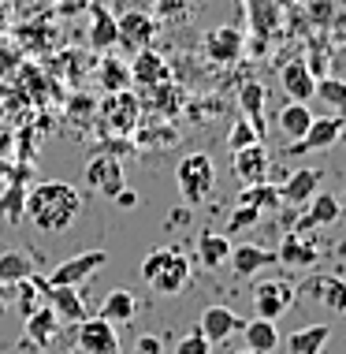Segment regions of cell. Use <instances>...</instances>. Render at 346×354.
Listing matches in <instances>:
<instances>
[{
	"label": "cell",
	"instance_id": "1",
	"mask_svg": "<svg viewBox=\"0 0 346 354\" xmlns=\"http://www.w3.org/2000/svg\"><path fill=\"white\" fill-rule=\"evenodd\" d=\"M82 216V194L64 179H45L26 194V220L45 235H60Z\"/></svg>",
	"mask_w": 346,
	"mask_h": 354
},
{
	"label": "cell",
	"instance_id": "2",
	"mask_svg": "<svg viewBox=\"0 0 346 354\" xmlns=\"http://www.w3.org/2000/svg\"><path fill=\"white\" fill-rule=\"evenodd\" d=\"M175 183H179V194L186 205L205 202L213 194V183H216V168L209 160V153H186L175 165Z\"/></svg>",
	"mask_w": 346,
	"mask_h": 354
},
{
	"label": "cell",
	"instance_id": "3",
	"mask_svg": "<svg viewBox=\"0 0 346 354\" xmlns=\"http://www.w3.org/2000/svg\"><path fill=\"white\" fill-rule=\"evenodd\" d=\"M294 283H287L283 276H261L253 283V317L283 321L294 310Z\"/></svg>",
	"mask_w": 346,
	"mask_h": 354
},
{
	"label": "cell",
	"instance_id": "4",
	"mask_svg": "<svg viewBox=\"0 0 346 354\" xmlns=\"http://www.w3.org/2000/svg\"><path fill=\"white\" fill-rule=\"evenodd\" d=\"M294 299H305V302H313V306H320V310L343 317L346 313V280H339V276H331V272H309L294 287Z\"/></svg>",
	"mask_w": 346,
	"mask_h": 354
},
{
	"label": "cell",
	"instance_id": "5",
	"mask_svg": "<svg viewBox=\"0 0 346 354\" xmlns=\"http://www.w3.org/2000/svg\"><path fill=\"white\" fill-rule=\"evenodd\" d=\"M104 261H108V254H104V250H86V254L67 257L64 265H56L49 276H41V280L49 287H79V283L90 280L93 272H101Z\"/></svg>",
	"mask_w": 346,
	"mask_h": 354
},
{
	"label": "cell",
	"instance_id": "6",
	"mask_svg": "<svg viewBox=\"0 0 346 354\" xmlns=\"http://www.w3.org/2000/svg\"><path fill=\"white\" fill-rule=\"evenodd\" d=\"M82 179H86V187H90L93 194H104V198H115L123 187H127L123 165H119V157H112V153H97V157H90Z\"/></svg>",
	"mask_w": 346,
	"mask_h": 354
},
{
	"label": "cell",
	"instance_id": "7",
	"mask_svg": "<svg viewBox=\"0 0 346 354\" xmlns=\"http://www.w3.org/2000/svg\"><path fill=\"white\" fill-rule=\"evenodd\" d=\"M231 171H235L246 187L268 183V176H272V153L265 149V142H253V146H246V149H235L231 153Z\"/></svg>",
	"mask_w": 346,
	"mask_h": 354
},
{
	"label": "cell",
	"instance_id": "8",
	"mask_svg": "<svg viewBox=\"0 0 346 354\" xmlns=\"http://www.w3.org/2000/svg\"><path fill=\"white\" fill-rule=\"evenodd\" d=\"M34 287H37V295H45V306H52V313L60 321H71V324H79L86 321V302H82V295H79V287H49L41 280V276H30Z\"/></svg>",
	"mask_w": 346,
	"mask_h": 354
},
{
	"label": "cell",
	"instance_id": "9",
	"mask_svg": "<svg viewBox=\"0 0 346 354\" xmlns=\"http://www.w3.org/2000/svg\"><path fill=\"white\" fill-rule=\"evenodd\" d=\"M242 328H246V321L235 310H227V306H209V310H201V321H198V332L213 347L224 343L227 336H242Z\"/></svg>",
	"mask_w": 346,
	"mask_h": 354
},
{
	"label": "cell",
	"instance_id": "10",
	"mask_svg": "<svg viewBox=\"0 0 346 354\" xmlns=\"http://www.w3.org/2000/svg\"><path fill=\"white\" fill-rule=\"evenodd\" d=\"M231 269H235V276H242V280H249V276L272 269V265H280V257H276V250H268V246H257V243H238L231 246Z\"/></svg>",
	"mask_w": 346,
	"mask_h": 354
},
{
	"label": "cell",
	"instance_id": "11",
	"mask_svg": "<svg viewBox=\"0 0 346 354\" xmlns=\"http://www.w3.org/2000/svg\"><path fill=\"white\" fill-rule=\"evenodd\" d=\"M79 347L86 354H119V336H115V324H108L104 317H86L79 321Z\"/></svg>",
	"mask_w": 346,
	"mask_h": 354
},
{
	"label": "cell",
	"instance_id": "12",
	"mask_svg": "<svg viewBox=\"0 0 346 354\" xmlns=\"http://www.w3.org/2000/svg\"><path fill=\"white\" fill-rule=\"evenodd\" d=\"M186 283H190V257L182 254L179 246H171L168 261L160 265V272L149 280V287H153L157 295H179Z\"/></svg>",
	"mask_w": 346,
	"mask_h": 354
},
{
	"label": "cell",
	"instance_id": "13",
	"mask_svg": "<svg viewBox=\"0 0 346 354\" xmlns=\"http://www.w3.org/2000/svg\"><path fill=\"white\" fill-rule=\"evenodd\" d=\"M276 257H280V265H287V269H313L316 257H320V246H316V239H305L302 232H291V235H283Z\"/></svg>",
	"mask_w": 346,
	"mask_h": 354
},
{
	"label": "cell",
	"instance_id": "14",
	"mask_svg": "<svg viewBox=\"0 0 346 354\" xmlns=\"http://www.w3.org/2000/svg\"><path fill=\"white\" fill-rule=\"evenodd\" d=\"M115 34H119V41L127 45V49H146L153 41V34H157V23H153V15H146V12H123L115 19Z\"/></svg>",
	"mask_w": 346,
	"mask_h": 354
},
{
	"label": "cell",
	"instance_id": "15",
	"mask_svg": "<svg viewBox=\"0 0 346 354\" xmlns=\"http://www.w3.org/2000/svg\"><path fill=\"white\" fill-rule=\"evenodd\" d=\"M316 187H320V171H316V168L291 171V176L276 187V190H280V205H305L316 194Z\"/></svg>",
	"mask_w": 346,
	"mask_h": 354
},
{
	"label": "cell",
	"instance_id": "16",
	"mask_svg": "<svg viewBox=\"0 0 346 354\" xmlns=\"http://www.w3.org/2000/svg\"><path fill=\"white\" fill-rule=\"evenodd\" d=\"M205 56L213 64H235L242 56V34L235 26H216L205 34Z\"/></svg>",
	"mask_w": 346,
	"mask_h": 354
},
{
	"label": "cell",
	"instance_id": "17",
	"mask_svg": "<svg viewBox=\"0 0 346 354\" xmlns=\"http://www.w3.org/2000/svg\"><path fill=\"white\" fill-rule=\"evenodd\" d=\"M280 82H283V93H291V101H309L316 93L313 68L305 60H287L280 68Z\"/></svg>",
	"mask_w": 346,
	"mask_h": 354
},
{
	"label": "cell",
	"instance_id": "18",
	"mask_svg": "<svg viewBox=\"0 0 346 354\" xmlns=\"http://www.w3.org/2000/svg\"><path fill=\"white\" fill-rule=\"evenodd\" d=\"M242 336H246V347L253 354H272L283 339L280 336V321H265V317H249Z\"/></svg>",
	"mask_w": 346,
	"mask_h": 354
},
{
	"label": "cell",
	"instance_id": "19",
	"mask_svg": "<svg viewBox=\"0 0 346 354\" xmlns=\"http://www.w3.org/2000/svg\"><path fill=\"white\" fill-rule=\"evenodd\" d=\"M339 135H343V120L339 116H313L305 138L298 142L294 149H331L335 142H339Z\"/></svg>",
	"mask_w": 346,
	"mask_h": 354
},
{
	"label": "cell",
	"instance_id": "20",
	"mask_svg": "<svg viewBox=\"0 0 346 354\" xmlns=\"http://www.w3.org/2000/svg\"><path fill=\"white\" fill-rule=\"evenodd\" d=\"M305 205H309V213L302 216L298 232H305V227H328V224H335V220L343 216V202L335 194H320V190H316Z\"/></svg>",
	"mask_w": 346,
	"mask_h": 354
},
{
	"label": "cell",
	"instance_id": "21",
	"mask_svg": "<svg viewBox=\"0 0 346 354\" xmlns=\"http://www.w3.org/2000/svg\"><path fill=\"white\" fill-rule=\"evenodd\" d=\"M56 332H60V317L52 313V306H37V310L26 317V339L34 343V347H45V343L56 339Z\"/></svg>",
	"mask_w": 346,
	"mask_h": 354
},
{
	"label": "cell",
	"instance_id": "22",
	"mask_svg": "<svg viewBox=\"0 0 346 354\" xmlns=\"http://www.w3.org/2000/svg\"><path fill=\"white\" fill-rule=\"evenodd\" d=\"M328 339H331V328H328V324H305V328L291 332L287 351H291V354H324Z\"/></svg>",
	"mask_w": 346,
	"mask_h": 354
},
{
	"label": "cell",
	"instance_id": "23",
	"mask_svg": "<svg viewBox=\"0 0 346 354\" xmlns=\"http://www.w3.org/2000/svg\"><path fill=\"white\" fill-rule=\"evenodd\" d=\"M134 313H138V299L131 291H123V287H115V291L104 295L97 317H104L108 324H127V321H134Z\"/></svg>",
	"mask_w": 346,
	"mask_h": 354
},
{
	"label": "cell",
	"instance_id": "24",
	"mask_svg": "<svg viewBox=\"0 0 346 354\" xmlns=\"http://www.w3.org/2000/svg\"><path fill=\"white\" fill-rule=\"evenodd\" d=\"M309 123H313V112H309V104H305V101L283 104V112H280V135L283 138L302 142L305 131H309Z\"/></svg>",
	"mask_w": 346,
	"mask_h": 354
},
{
	"label": "cell",
	"instance_id": "25",
	"mask_svg": "<svg viewBox=\"0 0 346 354\" xmlns=\"http://www.w3.org/2000/svg\"><path fill=\"white\" fill-rule=\"evenodd\" d=\"M164 79H168L164 60H160L157 53L142 49V53H138V60L131 64V82H138V86H157V82H164Z\"/></svg>",
	"mask_w": 346,
	"mask_h": 354
},
{
	"label": "cell",
	"instance_id": "26",
	"mask_svg": "<svg viewBox=\"0 0 346 354\" xmlns=\"http://www.w3.org/2000/svg\"><path fill=\"white\" fill-rule=\"evenodd\" d=\"M104 120H115V127L119 131H127L134 120H138V101H134V93L127 90H115L108 101H104Z\"/></svg>",
	"mask_w": 346,
	"mask_h": 354
},
{
	"label": "cell",
	"instance_id": "27",
	"mask_svg": "<svg viewBox=\"0 0 346 354\" xmlns=\"http://www.w3.org/2000/svg\"><path fill=\"white\" fill-rule=\"evenodd\" d=\"M30 276H34V261L23 250L0 254V287H15L23 280H30Z\"/></svg>",
	"mask_w": 346,
	"mask_h": 354
},
{
	"label": "cell",
	"instance_id": "28",
	"mask_svg": "<svg viewBox=\"0 0 346 354\" xmlns=\"http://www.w3.org/2000/svg\"><path fill=\"white\" fill-rule=\"evenodd\" d=\"M231 257V239L227 235H216V232H205L198 239V261L205 269H220Z\"/></svg>",
	"mask_w": 346,
	"mask_h": 354
},
{
	"label": "cell",
	"instance_id": "29",
	"mask_svg": "<svg viewBox=\"0 0 346 354\" xmlns=\"http://www.w3.org/2000/svg\"><path fill=\"white\" fill-rule=\"evenodd\" d=\"M316 97H320L339 120H346V82L335 79V75H324L316 79Z\"/></svg>",
	"mask_w": 346,
	"mask_h": 354
},
{
	"label": "cell",
	"instance_id": "30",
	"mask_svg": "<svg viewBox=\"0 0 346 354\" xmlns=\"http://www.w3.org/2000/svg\"><path fill=\"white\" fill-rule=\"evenodd\" d=\"M238 205H249V209H257V213H272V209L280 205V190H276L272 183L242 187V194H238Z\"/></svg>",
	"mask_w": 346,
	"mask_h": 354
},
{
	"label": "cell",
	"instance_id": "31",
	"mask_svg": "<svg viewBox=\"0 0 346 354\" xmlns=\"http://www.w3.org/2000/svg\"><path fill=\"white\" fill-rule=\"evenodd\" d=\"M0 216L4 224H23L26 220V190L23 183H8L4 194H0Z\"/></svg>",
	"mask_w": 346,
	"mask_h": 354
},
{
	"label": "cell",
	"instance_id": "32",
	"mask_svg": "<svg viewBox=\"0 0 346 354\" xmlns=\"http://www.w3.org/2000/svg\"><path fill=\"white\" fill-rule=\"evenodd\" d=\"M265 101H268V90L261 82H246L242 90H238V109H242V116L253 120L257 127H261V116H265Z\"/></svg>",
	"mask_w": 346,
	"mask_h": 354
},
{
	"label": "cell",
	"instance_id": "33",
	"mask_svg": "<svg viewBox=\"0 0 346 354\" xmlns=\"http://www.w3.org/2000/svg\"><path fill=\"white\" fill-rule=\"evenodd\" d=\"M90 45H93V49H97V53L112 49V45H119V34H115V19H112V15H97V19H93Z\"/></svg>",
	"mask_w": 346,
	"mask_h": 354
},
{
	"label": "cell",
	"instance_id": "34",
	"mask_svg": "<svg viewBox=\"0 0 346 354\" xmlns=\"http://www.w3.org/2000/svg\"><path fill=\"white\" fill-rule=\"evenodd\" d=\"M253 142H261V127H257L253 120H238L235 127H231V135H227V149L235 153V149H246V146H253Z\"/></svg>",
	"mask_w": 346,
	"mask_h": 354
},
{
	"label": "cell",
	"instance_id": "35",
	"mask_svg": "<svg viewBox=\"0 0 346 354\" xmlns=\"http://www.w3.org/2000/svg\"><path fill=\"white\" fill-rule=\"evenodd\" d=\"M101 82L108 86V90H123V86L131 82V68L123 60H104V68H101Z\"/></svg>",
	"mask_w": 346,
	"mask_h": 354
},
{
	"label": "cell",
	"instance_id": "36",
	"mask_svg": "<svg viewBox=\"0 0 346 354\" xmlns=\"http://www.w3.org/2000/svg\"><path fill=\"white\" fill-rule=\"evenodd\" d=\"M257 220H261V213H257V209H249V205H238L235 213H231V220H227V239L231 235H238V232H246V227H253Z\"/></svg>",
	"mask_w": 346,
	"mask_h": 354
},
{
	"label": "cell",
	"instance_id": "37",
	"mask_svg": "<svg viewBox=\"0 0 346 354\" xmlns=\"http://www.w3.org/2000/svg\"><path fill=\"white\" fill-rule=\"evenodd\" d=\"M175 354H213V343L194 328V332H186V336L175 343Z\"/></svg>",
	"mask_w": 346,
	"mask_h": 354
},
{
	"label": "cell",
	"instance_id": "38",
	"mask_svg": "<svg viewBox=\"0 0 346 354\" xmlns=\"http://www.w3.org/2000/svg\"><path fill=\"white\" fill-rule=\"evenodd\" d=\"M168 254H171V246H157V250H153L149 257H146V261H142V280H153V276H157L160 272V265H164L168 261Z\"/></svg>",
	"mask_w": 346,
	"mask_h": 354
},
{
	"label": "cell",
	"instance_id": "39",
	"mask_svg": "<svg viewBox=\"0 0 346 354\" xmlns=\"http://www.w3.org/2000/svg\"><path fill=\"white\" fill-rule=\"evenodd\" d=\"M134 354H164V343H160L157 336H142L138 347H134Z\"/></svg>",
	"mask_w": 346,
	"mask_h": 354
},
{
	"label": "cell",
	"instance_id": "40",
	"mask_svg": "<svg viewBox=\"0 0 346 354\" xmlns=\"http://www.w3.org/2000/svg\"><path fill=\"white\" fill-rule=\"evenodd\" d=\"M112 202H115V205H119V209H134V205H138V194H134V190H131V187H123V190H119V194H115V198H112Z\"/></svg>",
	"mask_w": 346,
	"mask_h": 354
},
{
	"label": "cell",
	"instance_id": "41",
	"mask_svg": "<svg viewBox=\"0 0 346 354\" xmlns=\"http://www.w3.org/2000/svg\"><path fill=\"white\" fill-rule=\"evenodd\" d=\"M186 224V209H175V216H171V227H182Z\"/></svg>",
	"mask_w": 346,
	"mask_h": 354
},
{
	"label": "cell",
	"instance_id": "42",
	"mask_svg": "<svg viewBox=\"0 0 346 354\" xmlns=\"http://www.w3.org/2000/svg\"><path fill=\"white\" fill-rule=\"evenodd\" d=\"M4 306H8V299H4V287H0V313H4Z\"/></svg>",
	"mask_w": 346,
	"mask_h": 354
},
{
	"label": "cell",
	"instance_id": "43",
	"mask_svg": "<svg viewBox=\"0 0 346 354\" xmlns=\"http://www.w3.org/2000/svg\"><path fill=\"white\" fill-rule=\"evenodd\" d=\"M235 354H253V351H249V347H242V351H235Z\"/></svg>",
	"mask_w": 346,
	"mask_h": 354
},
{
	"label": "cell",
	"instance_id": "44",
	"mask_svg": "<svg viewBox=\"0 0 346 354\" xmlns=\"http://www.w3.org/2000/svg\"><path fill=\"white\" fill-rule=\"evenodd\" d=\"M343 45H346V34H343Z\"/></svg>",
	"mask_w": 346,
	"mask_h": 354
},
{
	"label": "cell",
	"instance_id": "45",
	"mask_svg": "<svg viewBox=\"0 0 346 354\" xmlns=\"http://www.w3.org/2000/svg\"><path fill=\"white\" fill-rule=\"evenodd\" d=\"M343 205H346V194H343Z\"/></svg>",
	"mask_w": 346,
	"mask_h": 354
}]
</instances>
